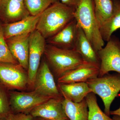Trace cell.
Masks as SVG:
<instances>
[{
    "label": "cell",
    "mask_w": 120,
    "mask_h": 120,
    "mask_svg": "<svg viewBox=\"0 0 120 120\" xmlns=\"http://www.w3.org/2000/svg\"><path fill=\"white\" fill-rule=\"evenodd\" d=\"M75 10L60 1L54 3L41 13L36 30L49 39L75 19Z\"/></svg>",
    "instance_id": "obj_1"
},
{
    "label": "cell",
    "mask_w": 120,
    "mask_h": 120,
    "mask_svg": "<svg viewBox=\"0 0 120 120\" xmlns=\"http://www.w3.org/2000/svg\"><path fill=\"white\" fill-rule=\"evenodd\" d=\"M74 15L78 26L98 52L104 47L105 41L101 36L92 0H81Z\"/></svg>",
    "instance_id": "obj_2"
},
{
    "label": "cell",
    "mask_w": 120,
    "mask_h": 120,
    "mask_svg": "<svg viewBox=\"0 0 120 120\" xmlns=\"http://www.w3.org/2000/svg\"><path fill=\"white\" fill-rule=\"evenodd\" d=\"M44 53L57 79L85 62L74 49H61L49 44L46 46Z\"/></svg>",
    "instance_id": "obj_3"
},
{
    "label": "cell",
    "mask_w": 120,
    "mask_h": 120,
    "mask_svg": "<svg viewBox=\"0 0 120 120\" xmlns=\"http://www.w3.org/2000/svg\"><path fill=\"white\" fill-rule=\"evenodd\" d=\"M86 82L92 92L101 99L105 106V112L110 115L111 104L120 91V74L104 75L90 80Z\"/></svg>",
    "instance_id": "obj_4"
},
{
    "label": "cell",
    "mask_w": 120,
    "mask_h": 120,
    "mask_svg": "<svg viewBox=\"0 0 120 120\" xmlns=\"http://www.w3.org/2000/svg\"><path fill=\"white\" fill-rule=\"evenodd\" d=\"M106 45L98 52L100 62L98 77L114 71L120 74V41L112 35Z\"/></svg>",
    "instance_id": "obj_5"
},
{
    "label": "cell",
    "mask_w": 120,
    "mask_h": 120,
    "mask_svg": "<svg viewBox=\"0 0 120 120\" xmlns=\"http://www.w3.org/2000/svg\"><path fill=\"white\" fill-rule=\"evenodd\" d=\"M45 39L35 30L30 34L29 41L28 72V83L34 86L35 77L40 67L42 56L45 52Z\"/></svg>",
    "instance_id": "obj_6"
},
{
    "label": "cell",
    "mask_w": 120,
    "mask_h": 120,
    "mask_svg": "<svg viewBox=\"0 0 120 120\" xmlns=\"http://www.w3.org/2000/svg\"><path fill=\"white\" fill-rule=\"evenodd\" d=\"M19 64L0 62V82L11 89L24 90L28 83V73Z\"/></svg>",
    "instance_id": "obj_7"
},
{
    "label": "cell",
    "mask_w": 120,
    "mask_h": 120,
    "mask_svg": "<svg viewBox=\"0 0 120 120\" xmlns=\"http://www.w3.org/2000/svg\"><path fill=\"white\" fill-rule=\"evenodd\" d=\"M34 90L52 98L62 97L47 62L43 61L39 68L34 84Z\"/></svg>",
    "instance_id": "obj_8"
},
{
    "label": "cell",
    "mask_w": 120,
    "mask_h": 120,
    "mask_svg": "<svg viewBox=\"0 0 120 120\" xmlns=\"http://www.w3.org/2000/svg\"><path fill=\"white\" fill-rule=\"evenodd\" d=\"M9 94L10 105L15 111L20 112L31 110L52 98L41 94L34 90L30 92L11 91Z\"/></svg>",
    "instance_id": "obj_9"
},
{
    "label": "cell",
    "mask_w": 120,
    "mask_h": 120,
    "mask_svg": "<svg viewBox=\"0 0 120 120\" xmlns=\"http://www.w3.org/2000/svg\"><path fill=\"white\" fill-rule=\"evenodd\" d=\"M62 97L52 98L31 110L33 117H40L47 120H68L62 105Z\"/></svg>",
    "instance_id": "obj_10"
},
{
    "label": "cell",
    "mask_w": 120,
    "mask_h": 120,
    "mask_svg": "<svg viewBox=\"0 0 120 120\" xmlns=\"http://www.w3.org/2000/svg\"><path fill=\"white\" fill-rule=\"evenodd\" d=\"M30 15L24 3L17 0H0V20L3 24L18 22Z\"/></svg>",
    "instance_id": "obj_11"
},
{
    "label": "cell",
    "mask_w": 120,
    "mask_h": 120,
    "mask_svg": "<svg viewBox=\"0 0 120 120\" xmlns=\"http://www.w3.org/2000/svg\"><path fill=\"white\" fill-rule=\"evenodd\" d=\"M99 67L85 62L77 68L64 73L57 79L58 83L86 82L98 77Z\"/></svg>",
    "instance_id": "obj_12"
},
{
    "label": "cell",
    "mask_w": 120,
    "mask_h": 120,
    "mask_svg": "<svg viewBox=\"0 0 120 120\" xmlns=\"http://www.w3.org/2000/svg\"><path fill=\"white\" fill-rule=\"evenodd\" d=\"M78 25L75 18L48 40V43L56 47L73 49L76 41Z\"/></svg>",
    "instance_id": "obj_13"
},
{
    "label": "cell",
    "mask_w": 120,
    "mask_h": 120,
    "mask_svg": "<svg viewBox=\"0 0 120 120\" xmlns=\"http://www.w3.org/2000/svg\"><path fill=\"white\" fill-rule=\"evenodd\" d=\"M31 34L12 37L6 40L13 57L27 70L28 67L29 41Z\"/></svg>",
    "instance_id": "obj_14"
},
{
    "label": "cell",
    "mask_w": 120,
    "mask_h": 120,
    "mask_svg": "<svg viewBox=\"0 0 120 120\" xmlns=\"http://www.w3.org/2000/svg\"><path fill=\"white\" fill-rule=\"evenodd\" d=\"M40 15H30L18 22L8 24L2 23L4 36L5 40L10 38L30 34L36 30Z\"/></svg>",
    "instance_id": "obj_15"
},
{
    "label": "cell",
    "mask_w": 120,
    "mask_h": 120,
    "mask_svg": "<svg viewBox=\"0 0 120 120\" xmlns=\"http://www.w3.org/2000/svg\"><path fill=\"white\" fill-rule=\"evenodd\" d=\"M73 49L81 56L84 62L100 68V62L98 52L79 26L77 38Z\"/></svg>",
    "instance_id": "obj_16"
},
{
    "label": "cell",
    "mask_w": 120,
    "mask_h": 120,
    "mask_svg": "<svg viewBox=\"0 0 120 120\" xmlns=\"http://www.w3.org/2000/svg\"><path fill=\"white\" fill-rule=\"evenodd\" d=\"M57 87L64 98L75 103L82 101L87 95L92 92L86 82L58 83Z\"/></svg>",
    "instance_id": "obj_17"
},
{
    "label": "cell",
    "mask_w": 120,
    "mask_h": 120,
    "mask_svg": "<svg viewBox=\"0 0 120 120\" xmlns=\"http://www.w3.org/2000/svg\"><path fill=\"white\" fill-rule=\"evenodd\" d=\"M63 109L69 120H88V109L85 98L78 103L64 98Z\"/></svg>",
    "instance_id": "obj_18"
},
{
    "label": "cell",
    "mask_w": 120,
    "mask_h": 120,
    "mask_svg": "<svg viewBox=\"0 0 120 120\" xmlns=\"http://www.w3.org/2000/svg\"><path fill=\"white\" fill-rule=\"evenodd\" d=\"M113 9L110 17L100 28L102 38L105 41L109 40L114 32L120 28V0H112Z\"/></svg>",
    "instance_id": "obj_19"
},
{
    "label": "cell",
    "mask_w": 120,
    "mask_h": 120,
    "mask_svg": "<svg viewBox=\"0 0 120 120\" xmlns=\"http://www.w3.org/2000/svg\"><path fill=\"white\" fill-rule=\"evenodd\" d=\"M95 16L99 28L111 16L113 4L112 0H92Z\"/></svg>",
    "instance_id": "obj_20"
},
{
    "label": "cell",
    "mask_w": 120,
    "mask_h": 120,
    "mask_svg": "<svg viewBox=\"0 0 120 120\" xmlns=\"http://www.w3.org/2000/svg\"><path fill=\"white\" fill-rule=\"evenodd\" d=\"M85 99L88 106V120H114L102 111L94 93H90L87 95Z\"/></svg>",
    "instance_id": "obj_21"
},
{
    "label": "cell",
    "mask_w": 120,
    "mask_h": 120,
    "mask_svg": "<svg viewBox=\"0 0 120 120\" xmlns=\"http://www.w3.org/2000/svg\"><path fill=\"white\" fill-rule=\"evenodd\" d=\"M58 0H24V4L30 15H37L41 14Z\"/></svg>",
    "instance_id": "obj_22"
},
{
    "label": "cell",
    "mask_w": 120,
    "mask_h": 120,
    "mask_svg": "<svg viewBox=\"0 0 120 120\" xmlns=\"http://www.w3.org/2000/svg\"><path fill=\"white\" fill-rule=\"evenodd\" d=\"M0 62L19 64L11 53L4 38L2 23L0 21Z\"/></svg>",
    "instance_id": "obj_23"
},
{
    "label": "cell",
    "mask_w": 120,
    "mask_h": 120,
    "mask_svg": "<svg viewBox=\"0 0 120 120\" xmlns=\"http://www.w3.org/2000/svg\"><path fill=\"white\" fill-rule=\"evenodd\" d=\"M10 103L7 93L3 86L0 83V117H5L9 113Z\"/></svg>",
    "instance_id": "obj_24"
},
{
    "label": "cell",
    "mask_w": 120,
    "mask_h": 120,
    "mask_svg": "<svg viewBox=\"0 0 120 120\" xmlns=\"http://www.w3.org/2000/svg\"><path fill=\"white\" fill-rule=\"evenodd\" d=\"M33 117L31 115L24 113L15 114L9 113L5 118L6 120H32Z\"/></svg>",
    "instance_id": "obj_25"
},
{
    "label": "cell",
    "mask_w": 120,
    "mask_h": 120,
    "mask_svg": "<svg viewBox=\"0 0 120 120\" xmlns=\"http://www.w3.org/2000/svg\"><path fill=\"white\" fill-rule=\"evenodd\" d=\"M81 0H58L63 4L75 9L77 8Z\"/></svg>",
    "instance_id": "obj_26"
},
{
    "label": "cell",
    "mask_w": 120,
    "mask_h": 120,
    "mask_svg": "<svg viewBox=\"0 0 120 120\" xmlns=\"http://www.w3.org/2000/svg\"><path fill=\"white\" fill-rule=\"evenodd\" d=\"M110 114L112 115H116L120 116V107L118 109L114 111H110Z\"/></svg>",
    "instance_id": "obj_27"
},
{
    "label": "cell",
    "mask_w": 120,
    "mask_h": 120,
    "mask_svg": "<svg viewBox=\"0 0 120 120\" xmlns=\"http://www.w3.org/2000/svg\"><path fill=\"white\" fill-rule=\"evenodd\" d=\"M112 118L114 120H120V116L114 115Z\"/></svg>",
    "instance_id": "obj_28"
},
{
    "label": "cell",
    "mask_w": 120,
    "mask_h": 120,
    "mask_svg": "<svg viewBox=\"0 0 120 120\" xmlns=\"http://www.w3.org/2000/svg\"><path fill=\"white\" fill-rule=\"evenodd\" d=\"M17 0L19 1L20 2H21V3H24V0Z\"/></svg>",
    "instance_id": "obj_29"
},
{
    "label": "cell",
    "mask_w": 120,
    "mask_h": 120,
    "mask_svg": "<svg viewBox=\"0 0 120 120\" xmlns=\"http://www.w3.org/2000/svg\"><path fill=\"white\" fill-rule=\"evenodd\" d=\"M0 120H6V119L4 117H0Z\"/></svg>",
    "instance_id": "obj_30"
},
{
    "label": "cell",
    "mask_w": 120,
    "mask_h": 120,
    "mask_svg": "<svg viewBox=\"0 0 120 120\" xmlns=\"http://www.w3.org/2000/svg\"></svg>",
    "instance_id": "obj_31"
},
{
    "label": "cell",
    "mask_w": 120,
    "mask_h": 120,
    "mask_svg": "<svg viewBox=\"0 0 120 120\" xmlns=\"http://www.w3.org/2000/svg\"></svg>",
    "instance_id": "obj_32"
}]
</instances>
